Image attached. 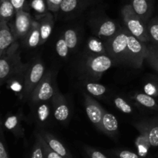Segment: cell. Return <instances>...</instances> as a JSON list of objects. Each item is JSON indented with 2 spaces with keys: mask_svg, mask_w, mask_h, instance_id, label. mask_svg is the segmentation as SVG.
<instances>
[{
  "mask_svg": "<svg viewBox=\"0 0 158 158\" xmlns=\"http://www.w3.org/2000/svg\"><path fill=\"white\" fill-rule=\"evenodd\" d=\"M19 43L15 42L0 58L1 84L12 77L26 74L29 64H23L20 58Z\"/></svg>",
  "mask_w": 158,
  "mask_h": 158,
  "instance_id": "cell-1",
  "label": "cell"
},
{
  "mask_svg": "<svg viewBox=\"0 0 158 158\" xmlns=\"http://www.w3.org/2000/svg\"><path fill=\"white\" fill-rule=\"evenodd\" d=\"M121 15L127 29L131 35H134L143 43L150 42L148 32V23L142 20L136 14L131 4L122 8Z\"/></svg>",
  "mask_w": 158,
  "mask_h": 158,
  "instance_id": "cell-2",
  "label": "cell"
},
{
  "mask_svg": "<svg viewBox=\"0 0 158 158\" xmlns=\"http://www.w3.org/2000/svg\"><path fill=\"white\" fill-rule=\"evenodd\" d=\"M129 34L127 29H120L116 35L108 39L105 43L107 55L114 61L127 63V42Z\"/></svg>",
  "mask_w": 158,
  "mask_h": 158,
  "instance_id": "cell-3",
  "label": "cell"
},
{
  "mask_svg": "<svg viewBox=\"0 0 158 158\" xmlns=\"http://www.w3.org/2000/svg\"><path fill=\"white\" fill-rule=\"evenodd\" d=\"M45 73V65L40 60L35 59L31 64H29V67L25 75L24 87L23 90V98L25 101L29 100L34 89Z\"/></svg>",
  "mask_w": 158,
  "mask_h": 158,
  "instance_id": "cell-4",
  "label": "cell"
},
{
  "mask_svg": "<svg viewBox=\"0 0 158 158\" xmlns=\"http://www.w3.org/2000/svg\"><path fill=\"white\" fill-rule=\"evenodd\" d=\"M55 91L56 87L53 86L52 72L48 71L35 86L29 100L32 106L40 102L49 101L53 97Z\"/></svg>",
  "mask_w": 158,
  "mask_h": 158,
  "instance_id": "cell-5",
  "label": "cell"
},
{
  "mask_svg": "<svg viewBox=\"0 0 158 158\" xmlns=\"http://www.w3.org/2000/svg\"><path fill=\"white\" fill-rule=\"evenodd\" d=\"M148 46L131 33L127 42V64L136 68H140L148 56Z\"/></svg>",
  "mask_w": 158,
  "mask_h": 158,
  "instance_id": "cell-6",
  "label": "cell"
},
{
  "mask_svg": "<svg viewBox=\"0 0 158 158\" xmlns=\"http://www.w3.org/2000/svg\"><path fill=\"white\" fill-rule=\"evenodd\" d=\"M114 60L108 55L89 56L86 61L85 68L94 76H100L113 66Z\"/></svg>",
  "mask_w": 158,
  "mask_h": 158,
  "instance_id": "cell-7",
  "label": "cell"
},
{
  "mask_svg": "<svg viewBox=\"0 0 158 158\" xmlns=\"http://www.w3.org/2000/svg\"><path fill=\"white\" fill-rule=\"evenodd\" d=\"M32 18L30 14L25 10L16 12L15 15V21L11 25V29L12 31L15 40L24 39L30 29L32 23Z\"/></svg>",
  "mask_w": 158,
  "mask_h": 158,
  "instance_id": "cell-8",
  "label": "cell"
},
{
  "mask_svg": "<svg viewBox=\"0 0 158 158\" xmlns=\"http://www.w3.org/2000/svg\"><path fill=\"white\" fill-rule=\"evenodd\" d=\"M51 101L52 106V115L54 118L61 123L66 122L70 115V110L64 96L62 95L58 89H56L55 94Z\"/></svg>",
  "mask_w": 158,
  "mask_h": 158,
  "instance_id": "cell-9",
  "label": "cell"
},
{
  "mask_svg": "<svg viewBox=\"0 0 158 158\" xmlns=\"http://www.w3.org/2000/svg\"><path fill=\"white\" fill-rule=\"evenodd\" d=\"M84 105L86 115L91 123L100 131L102 130V120L104 110L99 104L97 100L89 95L84 96Z\"/></svg>",
  "mask_w": 158,
  "mask_h": 158,
  "instance_id": "cell-10",
  "label": "cell"
},
{
  "mask_svg": "<svg viewBox=\"0 0 158 158\" xmlns=\"http://www.w3.org/2000/svg\"><path fill=\"white\" fill-rule=\"evenodd\" d=\"M33 106L35 107L34 116L36 123L40 126H43L48 123L52 113V101L49 100V101L40 102L33 105Z\"/></svg>",
  "mask_w": 158,
  "mask_h": 158,
  "instance_id": "cell-11",
  "label": "cell"
},
{
  "mask_svg": "<svg viewBox=\"0 0 158 158\" xmlns=\"http://www.w3.org/2000/svg\"><path fill=\"white\" fill-rule=\"evenodd\" d=\"M133 9L142 20L147 23L151 16L154 8L153 0H131Z\"/></svg>",
  "mask_w": 158,
  "mask_h": 158,
  "instance_id": "cell-12",
  "label": "cell"
},
{
  "mask_svg": "<svg viewBox=\"0 0 158 158\" xmlns=\"http://www.w3.org/2000/svg\"><path fill=\"white\" fill-rule=\"evenodd\" d=\"M15 42H16V40L7 22L0 20V56L2 55Z\"/></svg>",
  "mask_w": 158,
  "mask_h": 158,
  "instance_id": "cell-13",
  "label": "cell"
},
{
  "mask_svg": "<svg viewBox=\"0 0 158 158\" xmlns=\"http://www.w3.org/2000/svg\"><path fill=\"white\" fill-rule=\"evenodd\" d=\"M40 133L45 139L46 143L49 144V146L59 155L61 156L63 158H73L72 154H70L69 150L55 136L49 134V132H46V131H42Z\"/></svg>",
  "mask_w": 158,
  "mask_h": 158,
  "instance_id": "cell-14",
  "label": "cell"
},
{
  "mask_svg": "<svg viewBox=\"0 0 158 158\" xmlns=\"http://www.w3.org/2000/svg\"><path fill=\"white\" fill-rule=\"evenodd\" d=\"M135 127L140 133L146 134L151 147H158V120H153L149 123L136 124Z\"/></svg>",
  "mask_w": 158,
  "mask_h": 158,
  "instance_id": "cell-15",
  "label": "cell"
},
{
  "mask_svg": "<svg viewBox=\"0 0 158 158\" xmlns=\"http://www.w3.org/2000/svg\"><path fill=\"white\" fill-rule=\"evenodd\" d=\"M37 20L40 23V33H41L40 45H43L47 41V40L51 35L54 25L53 17L50 13L46 12V13L39 15Z\"/></svg>",
  "mask_w": 158,
  "mask_h": 158,
  "instance_id": "cell-16",
  "label": "cell"
},
{
  "mask_svg": "<svg viewBox=\"0 0 158 158\" xmlns=\"http://www.w3.org/2000/svg\"><path fill=\"white\" fill-rule=\"evenodd\" d=\"M119 123L118 120L114 114L107 112L104 110L102 120V130L101 132L104 133L106 135L111 137L117 136L118 134Z\"/></svg>",
  "mask_w": 158,
  "mask_h": 158,
  "instance_id": "cell-17",
  "label": "cell"
},
{
  "mask_svg": "<svg viewBox=\"0 0 158 158\" xmlns=\"http://www.w3.org/2000/svg\"><path fill=\"white\" fill-rule=\"evenodd\" d=\"M40 37H41V33H40V23L38 20L33 19L30 29L26 37L23 39L25 45L28 48L36 47L40 45Z\"/></svg>",
  "mask_w": 158,
  "mask_h": 158,
  "instance_id": "cell-18",
  "label": "cell"
},
{
  "mask_svg": "<svg viewBox=\"0 0 158 158\" xmlns=\"http://www.w3.org/2000/svg\"><path fill=\"white\" fill-rule=\"evenodd\" d=\"M22 116V114H12L6 117L4 122V127L6 129L13 133L18 137H22L24 135V130L21 125Z\"/></svg>",
  "mask_w": 158,
  "mask_h": 158,
  "instance_id": "cell-19",
  "label": "cell"
},
{
  "mask_svg": "<svg viewBox=\"0 0 158 158\" xmlns=\"http://www.w3.org/2000/svg\"><path fill=\"white\" fill-rule=\"evenodd\" d=\"M120 30L115 22L110 19H106L98 26L97 34L100 37L110 39L116 35Z\"/></svg>",
  "mask_w": 158,
  "mask_h": 158,
  "instance_id": "cell-20",
  "label": "cell"
},
{
  "mask_svg": "<svg viewBox=\"0 0 158 158\" xmlns=\"http://www.w3.org/2000/svg\"><path fill=\"white\" fill-rule=\"evenodd\" d=\"M86 50L90 54L89 56L107 55L106 45L95 37H91L89 39L86 44Z\"/></svg>",
  "mask_w": 158,
  "mask_h": 158,
  "instance_id": "cell-21",
  "label": "cell"
},
{
  "mask_svg": "<svg viewBox=\"0 0 158 158\" xmlns=\"http://www.w3.org/2000/svg\"><path fill=\"white\" fill-rule=\"evenodd\" d=\"M16 11L10 0H1L0 5V20H5L8 22L14 15H15Z\"/></svg>",
  "mask_w": 158,
  "mask_h": 158,
  "instance_id": "cell-22",
  "label": "cell"
},
{
  "mask_svg": "<svg viewBox=\"0 0 158 158\" xmlns=\"http://www.w3.org/2000/svg\"><path fill=\"white\" fill-rule=\"evenodd\" d=\"M137 103L148 108H157V103L155 99L147 94H137L133 97Z\"/></svg>",
  "mask_w": 158,
  "mask_h": 158,
  "instance_id": "cell-23",
  "label": "cell"
},
{
  "mask_svg": "<svg viewBox=\"0 0 158 158\" xmlns=\"http://www.w3.org/2000/svg\"><path fill=\"white\" fill-rule=\"evenodd\" d=\"M148 32L150 42L158 45V17L153 18L148 23Z\"/></svg>",
  "mask_w": 158,
  "mask_h": 158,
  "instance_id": "cell-24",
  "label": "cell"
},
{
  "mask_svg": "<svg viewBox=\"0 0 158 158\" xmlns=\"http://www.w3.org/2000/svg\"><path fill=\"white\" fill-rule=\"evenodd\" d=\"M135 143L136 146L137 147L139 153H140V156L145 157L149 151L150 147H151L146 134L143 133H140V135L137 137Z\"/></svg>",
  "mask_w": 158,
  "mask_h": 158,
  "instance_id": "cell-25",
  "label": "cell"
},
{
  "mask_svg": "<svg viewBox=\"0 0 158 158\" xmlns=\"http://www.w3.org/2000/svg\"><path fill=\"white\" fill-rule=\"evenodd\" d=\"M63 37L70 50H73L76 49L78 44V35L74 29H66L64 32Z\"/></svg>",
  "mask_w": 158,
  "mask_h": 158,
  "instance_id": "cell-26",
  "label": "cell"
},
{
  "mask_svg": "<svg viewBox=\"0 0 158 158\" xmlns=\"http://www.w3.org/2000/svg\"><path fill=\"white\" fill-rule=\"evenodd\" d=\"M148 52L146 60L148 63L158 72V45L148 46Z\"/></svg>",
  "mask_w": 158,
  "mask_h": 158,
  "instance_id": "cell-27",
  "label": "cell"
},
{
  "mask_svg": "<svg viewBox=\"0 0 158 158\" xmlns=\"http://www.w3.org/2000/svg\"><path fill=\"white\" fill-rule=\"evenodd\" d=\"M84 86L88 93L95 97H100L106 92V86L100 83H86Z\"/></svg>",
  "mask_w": 158,
  "mask_h": 158,
  "instance_id": "cell-28",
  "label": "cell"
},
{
  "mask_svg": "<svg viewBox=\"0 0 158 158\" xmlns=\"http://www.w3.org/2000/svg\"><path fill=\"white\" fill-rule=\"evenodd\" d=\"M35 137H38L40 139V142H41L42 145H43V151H44V154H45V157L46 158H63L61 156L59 155L57 153H56L49 146L46 141L45 140V139L43 138V136L41 135L40 132L35 133Z\"/></svg>",
  "mask_w": 158,
  "mask_h": 158,
  "instance_id": "cell-29",
  "label": "cell"
},
{
  "mask_svg": "<svg viewBox=\"0 0 158 158\" xmlns=\"http://www.w3.org/2000/svg\"><path fill=\"white\" fill-rule=\"evenodd\" d=\"M29 158H46L45 157L43 145H42L40 139L37 137H35V143H34L32 151H31Z\"/></svg>",
  "mask_w": 158,
  "mask_h": 158,
  "instance_id": "cell-30",
  "label": "cell"
},
{
  "mask_svg": "<svg viewBox=\"0 0 158 158\" xmlns=\"http://www.w3.org/2000/svg\"><path fill=\"white\" fill-rule=\"evenodd\" d=\"M56 50L57 54L62 58H65L68 56L69 49L63 37H60L57 40L56 44Z\"/></svg>",
  "mask_w": 158,
  "mask_h": 158,
  "instance_id": "cell-31",
  "label": "cell"
},
{
  "mask_svg": "<svg viewBox=\"0 0 158 158\" xmlns=\"http://www.w3.org/2000/svg\"><path fill=\"white\" fill-rule=\"evenodd\" d=\"M114 104L117 109H119L124 114H131L133 112V109L131 105L121 97H116L114 99Z\"/></svg>",
  "mask_w": 158,
  "mask_h": 158,
  "instance_id": "cell-32",
  "label": "cell"
},
{
  "mask_svg": "<svg viewBox=\"0 0 158 158\" xmlns=\"http://www.w3.org/2000/svg\"><path fill=\"white\" fill-rule=\"evenodd\" d=\"M78 0H63L60 6V10L65 13H69L75 10L78 6Z\"/></svg>",
  "mask_w": 158,
  "mask_h": 158,
  "instance_id": "cell-33",
  "label": "cell"
},
{
  "mask_svg": "<svg viewBox=\"0 0 158 158\" xmlns=\"http://www.w3.org/2000/svg\"><path fill=\"white\" fill-rule=\"evenodd\" d=\"M33 9H35L39 13L43 14L46 13V9L47 8L46 2L44 0H33L31 4Z\"/></svg>",
  "mask_w": 158,
  "mask_h": 158,
  "instance_id": "cell-34",
  "label": "cell"
},
{
  "mask_svg": "<svg viewBox=\"0 0 158 158\" xmlns=\"http://www.w3.org/2000/svg\"><path fill=\"white\" fill-rule=\"evenodd\" d=\"M0 132H1V137H0V158H10L9 153H8L2 129L0 130Z\"/></svg>",
  "mask_w": 158,
  "mask_h": 158,
  "instance_id": "cell-35",
  "label": "cell"
},
{
  "mask_svg": "<svg viewBox=\"0 0 158 158\" xmlns=\"http://www.w3.org/2000/svg\"><path fill=\"white\" fill-rule=\"evenodd\" d=\"M63 0H46L47 9L52 12H57L60 9Z\"/></svg>",
  "mask_w": 158,
  "mask_h": 158,
  "instance_id": "cell-36",
  "label": "cell"
},
{
  "mask_svg": "<svg viewBox=\"0 0 158 158\" xmlns=\"http://www.w3.org/2000/svg\"><path fill=\"white\" fill-rule=\"evenodd\" d=\"M85 151L89 158H107L100 151H97V150L89 148V147L85 148Z\"/></svg>",
  "mask_w": 158,
  "mask_h": 158,
  "instance_id": "cell-37",
  "label": "cell"
},
{
  "mask_svg": "<svg viewBox=\"0 0 158 158\" xmlns=\"http://www.w3.org/2000/svg\"><path fill=\"white\" fill-rule=\"evenodd\" d=\"M145 93L152 97L158 96V86L155 83H148L144 87Z\"/></svg>",
  "mask_w": 158,
  "mask_h": 158,
  "instance_id": "cell-38",
  "label": "cell"
},
{
  "mask_svg": "<svg viewBox=\"0 0 158 158\" xmlns=\"http://www.w3.org/2000/svg\"><path fill=\"white\" fill-rule=\"evenodd\" d=\"M117 156L119 158H140L139 154L130 151H119Z\"/></svg>",
  "mask_w": 158,
  "mask_h": 158,
  "instance_id": "cell-39",
  "label": "cell"
},
{
  "mask_svg": "<svg viewBox=\"0 0 158 158\" xmlns=\"http://www.w3.org/2000/svg\"><path fill=\"white\" fill-rule=\"evenodd\" d=\"M16 12L24 10V6L26 3V0H10Z\"/></svg>",
  "mask_w": 158,
  "mask_h": 158,
  "instance_id": "cell-40",
  "label": "cell"
}]
</instances>
